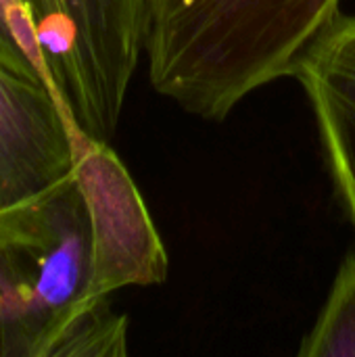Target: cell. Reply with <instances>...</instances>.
Here are the masks:
<instances>
[{
  "instance_id": "obj_3",
  "label": "cell",
  "mask_w": 355,
  "mask_h": 357,
  "mask_svg": "<svg viewBox=\"0 0 355 357\" xmlns=\"http://www.w3.org/2000/svg\"><path fill=\"white\" fill-rule=\"evenodd\" d=\"M75 180L90 220V299L167 278L169 259L153 218L107 142L71 130Z\"/></svg>"
},
{
  "instance_id": "obj_7",
  "label": "cell",
  "mask_w": 355,
  "mask_h": 357,
  "mask_svg": "<svg viewBox=\"0 0 355 357\" xmlns=\"http://www.w3.org/2000/svg\"><path fill=\"white\" fill-rule=\"evenodd\" d=\"M0 67L10 71V73H17L21 77H27V79H33V82H40L44 84L50 92V84L46 82V77L42 75V71L33 65V61L29 59V54L25 52V48L21 46L17 33L13 31V27L8 25V21L4 19V15L0 13ZM54 94V92H52ZM56 96V94H54ZM61 105V102H59Z\"/></svg>"
},
{
  "instance_id": "obj_4",
  "label": "cell",
  "mask_w": 355,
  "mask_h": 357,
  "mask_svg": "<svg viewBox=\"0 0 355 357\" xmlns=\"http://www.w3.org/2000/svg\"><path fill=\"white\" fill-rule=\"evenodd\" d=\"M73 128L44 84L0 67V211L73 176Z\"/></svg>"
},
{
  "instance_id": "obj_2",
  "label": "cell",
  "mask_w": 355,
  "mask_h": 357,
  "mask_svg": "<svg viewBox=\"0 0 355 357\" xmlns=\"http://www.w3.org/2000/svg\"><path fill=\"white\" fill-rule=\"evenodd\" d=\"M88 282L90 220L73 169L0 211V357H54L67 326L98 301Z\"/></svg>"
},
{
  "instance_id": "obj_6",
  "label": "cell",
  "mask_w": 355,
  "mask_h": 357,
  "mask_svg": "<svg viewBox=\"0 0 355 357\" xmlns=\"http://www.w3.org/2000/svg\"><path fill=\"white\" fill-rule=\"evenodd\" d=\"M299 357H355V251L349 253L331 289Z\"/></svg>"
},
{
  "instance_id": "obj_5",
  "label": "cell",
  "mask_w": 355,
  "mask_h": 357,
  "mask_svg": "<svg viewBox=\"0 0 355 357\" xmlns=\"http://www.w3.org/2000/svg\"><path fill=\"white\" fill-rule=\"evenodd\" d=\"M295 77L303 86L335 192L355 230V17L341 15Z\"/></svg>"
},
{
  "instance_id": "obj_1",
  "label": "cell",
  "mask_w": 355,
  "mask_h": 357,
  "mask_svg": "<svg viewBox=\"0 0 355 357\" xmlns=\"http://www.w3.org/2000/svg\"><path fill=\"white\" fill-rule=\"evenodd\" d=\"M341 15V0H149L151 86L224 121L251 92L295 77Z\"/></svg>"
}]
</instances>
